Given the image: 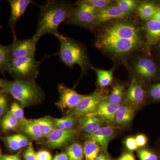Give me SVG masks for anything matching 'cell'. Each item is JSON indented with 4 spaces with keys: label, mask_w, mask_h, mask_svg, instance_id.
Instances as JSON below:
<instances>
[{
    "label": "cell",
    "mask_w": 160,
    "mask_h": 160,
    "mask_svg": "<svg viewBox=\"0 0 160 160\" xmlns=\"http://www.w3.org/2000/svg\"><path fill=\"white\" fill-rule=\"evenodd\" d=\"M39 8L37 27L33 35L38 41L45 35L59 33V26L65 22L72 7L65 1L49 0L40 5Z\"/></svg>",
    "instance_id": "1"
},
{
    "label": "cell",
    "mask_w": 160,
    "mask_h": 160,
    "mask_svg": "<svg viewBox=\"0 0 160 160\" xmlns=\"http://www.w3.org/2000/svg\"><path fill=\"white\" fill-rule=\"evenodd\" d=\"M0 87L18 101L23 108L39 102L44 98L42 89L35 80L11 81L0 79Z\"/></svg>",
    "instance_id": "2"
},
{
    "label": "cell",
    "mask_w": 160,
    "mask_h": 160,
    "mask_svg": "<svg viewBox=\"0 0 160 160\" xmlns=\"http://www.w3.org/2000/svg\"><path fill=\"white\" fill-rule=\"evenodd\" d=\"M55 36L60 43V60L66 66L71 69L77 64L81 67L82 72H86L88 67H90L86 49L82 45L59 33Z\"/></svg>",
    "instance_id": "3"
},
{
    "label": "cell",
    "mask_w": 160,
    "mask_h": 160,
    "mask_svg": "<svg viewBox=\"0 0 160 160\" xmlns=\"http://www.w3.org/2000/svg\"><path fill=\"white\" fill-rule=\"evenodd\" d=\"M40 64L35 56L17 58L10 60L7 71L15 80L32 81L39 74Z\"/></svg>",
    "instance_id": "4"
},
{
    "label": "cell",
    "mask_w": 160,
    "mask_h": 160,
    "mask_svg": "<svg viewBox=\"0 0 160 160\" xmlns=\"http://www.w3.org/2000/svg\"><path fill=\"white\" fill-rule=\"evenodd\" d=\"M69 12L65 23L85 27L94 25L99 9L86 4H79Z\"/></svg>",
    "instance_id": "5"
},
{
    "label": "cell",
    "mask_w": 160,
    "mask_h": 160,
    "mask_svg": "<svg viewBox=\"0 0 160 160\" xmlns=\"http://www.w3.org/2000/svg\"><path fill=\"white\" fill-rule=\"evenodd\" d=\"M140 42V40L98 38L96 45L109 53L122 56L133 51Z\"/></svg>",
    "instance_id": "6"
},
{
    "label": "cell",
    "mask_w": 160,
    "mask_h": 160,
    "mask_svg": "<svg viewBox=\"0 0 160 160\" xmlns=\"http://www.w3.org/2000/svg\"><path fill=\"white\" fill-rule=\"evenodd\" d=\"M98 38L140 40L138 28L126 22H118L108 26Z\"/></svg>",
    "instance_id": "7"
},
{
    "label": "cell",
    "mask_w": 160,
    "mask_h": 160,
    "mask_svg": "<svg viewBox=\"0 0 160 160\" xmlns=\"http://www.w3.org/2000/svg\"><path fill=\"white\" fill-rule=\"evenodd\" d=\"M38 42L33 36L26 39L15 40L7 46L10 61L17 58L34 56Z\"/></svg>",
    "instance_id": "8"
},
{
    "label": "cell",
    "mask_w": 160,
    "mask_h": 160,
    "mask_svg": "<svg viewBox=\"0 0 160 160\" xmlns=\"http://www.w3.org/2000/svg\"><path fill=\"white\" fill-rule=\"evenodd\" d=\"M102 100L101 94L98 92L83 95L79 102L72 109V114L81 117L92 114Z\"/></svg>",
    "instance_id": "9"
},
{
    "label": "cell",
    "mask_w": 160,
    "mask_h": 160,
    "mask_svg": "<svg viewBox=\"0 0 160 160\" xmlns=\"http://www.w3.org/2000/svg\"><path fill=\"white\" fill-rule=\"evenodd\" d=\"M77 135V132L73 129H55L46 138V145L51 149L61 148L74 140Z\"/></svg>",
    "instance_id": "10"
},
{
    "label": "cell",
    "mask_w": 160,
    "mask_h": 160,
    "mask_svg": "<svg viewBox=\"0 0 160 160\" xmlns=\"http://www.w3.org/2000/svg\"><path fill=\"white\" fill-rule=\"evenodd\" d=\"M58 90L59 99L56 105L60 109H73L83 97V95L78 94L74 89L68 88L63 84L58 85Z\"/></svg>",
    "instance_id": "11"
},
{
    "label": "cell",
    "mask_w": 160,
    "mask_h": 160,
    "mask_svg": "<svg viewBox=\"0 0 160 160\" xmlns=\"http://www.w3.org/2000/svg\"><path fill=\"white\" fill-rule=\"evenodd\" d=\"M31 0H10V14L9 25L15 39V27L18 21L26 12L29 5L33 3Z\"/></svg>",
    "instance_id": "12"
},
{
    "label": "cell",
    "mask_w": 160,
    "mask_h": 160,
    "mask_svg": "<svg viewBox=\"0 0 160 160\" xmlns=\"http://www.w3.org/2000/svg\"><path fill=\"white\" fill-rule=\"evenodd\" d=\"M114 129L110 126L102 127L97 131L86 135V138L93 141L102 147L104 152L107 154V149L109 142L113 137Z\"/></svg>",
    "instance_id": "13"
},
{
    "label": "cell",
    "mask_w": 160,
    "mask_h": 160,
    "mask_svg": "<svg viewBox=\"0 0 160 160\" xmlns=\"http://www.w3.org/2000/svg\"><path fill=\"white\" fill-rule=\"evenodd\" d=\"M128 15V13L123 11L117 5L109 6L99 9L93 26L115 19L122 18L126 17Z\"/></svg>",
    "instance_id": "14"
},
{
    "label": "cell",
    "mask_w": 160,
    "mask_h": 160,
    "mask_svg": "<svg viewBox=\"0 0 160 160\" xmlns=\"http://www.w3.org/2000/svg\"><path fill=\"white\" fill-rule=\"evenodd\" d=\"M120 104H115L107 100H102L94 113L92 115L99 117L111 123L114 121L117 112L120 108Z\"/></svg>",
    "instance_id": "15"
},
{
    "label": "cell",
    "mask_w": 160,
    "mask_h": 160,
    "mask_svg": "<svg viewBox=\"0 0 160 160\" xmlns=\"http://www.w3.org/2000/svg\"><path fill=\"white\" fill-rule=\"evenodd\" d=\"M133 69L137 74L145 78L154 77L157 73V67L153 61L146 58H142L136 61Z\"/></svg>",
    "instance_id": "16"
},
{
    "label": "cell",
    "mask_w": 160,
    "mask_h": 160,
    "mask_svg": "<svg viewBox=\"0 0 160 160\" xmlns=\"http://www.w3.org/2000/svg\"><path fill=\"white\" fill-rule=\"evenodd\" d=\"M145 92L142 87L136 78L132 80L126 93V99L134 105L142 103L145 100Z\"/></svg>",
    "instance_id": "17"
},
{
    "label": "cell",
    "mask_w": 160,
    "mask_h": 160,
    "mask_svg": "<svg viewBox=\"0 0 160 160\" xmlns=\"http://www.w3.org/2000/svg\"><path fill=\"white\" fill-rule=\"evenodd\" d=\"M79 123L81 128L86 134L91 133L99 129L103 124V119L94 115L82 117Z\"/></svg>",
    "instance_id": "18"
},
{
    "label": "cell",
    "mask_w": 160,
    "mask_h": 160,
    "mask_svg": "<svg viewBox=\"0 0 160 160\" xmlns=\"http://www.w3.org/2000/svg\"><path fill=\"white\" fill-rule=\"evenodd\" d=\"M147 42L154 45L160 41V23L153 19L148 20L146 25Z\"/></svg>",
    "instance_id": "19"
},
{
    "label": "cell",
    "mask_w": 160,
    "mask_h": 160,
    "mask_svg": "<svg viewBox=\"0 0 160 160\" xmlns=\"http://www.w3.org/2000/svg\"><path fill=\"white\" fill-rule=\"evenodd\" d=\"M19 125L23 132L33 139L39 140L44 138L39 126L34 120L26 119L20 123Z\"/></svg>",
    "instance_id": "20"
},
{
    "label": "cell",
    "mask_w": 160,
    "mask_h": 160,
    "mask_svg": "<svg viewBox=\"0 0 160 160\" xmlns=\"http://www.w3.org/2000/svg\"><path fill=\"white\" fill-rule=\"evenodd\" d=\"M134 113V109L130 106H121L116 114L115 122L120 126L128 125L132 120Z\"/></svg>",
    "instance_id": "21"
},
{
    "label": "cell",
    "mask_w": 160,
    "mask_h": 160,
    "mask_svg": "<svg viewBox=\"0 0 160 160\" xmlns=\"http://www.w3.org/2000/svg\"><path fill=\"white\" fill-rule=\"evenodd\" d=\"M90 67L95 72L98 84L100 87H106L111 84L113 79V69L107 70L98 69L92 66Z\"/></svg>",
    "instance_id": "22"
},
{
    "label": "cell",
    "mask_w": 160,
    "mask_h": 160,
    "mask_svg": "<svg viewBox=\"0 0 160 160\" xmlns=\"http://www.w3.org/2000/svg\"><path fill=\"white\" fill-rule=\"evenodd\" d=\"M158 9V8L152 3H142L138 8V14L142 19L150 20L154 15Z\"/></svg>",
    "instance_id": "23"
},
{
    "label": "cell",
    "mask_w": 160,
    "mask_h": 160,
    "mask_svg": "<svg viewBox=\"0 0 160 160\" xmlns=\"http://www.w3.org/2000/svg\"><path fill=\"white\" fill-rule=\"evenodd\" d=\"M100 146L95 142L88 140L84 144L83 152L86 160H94L98 155Z\"/></svg>",
    "instance_id": "24"
},
{
    "label": "cell",
    "mask_w": 160,
    "mask_h": 160,
    "mask_svg": "<svg viewBox=\"0 0 160 160\" xmlns=\"http://www.w3.org/2000/svg\"><path fill=\"white\" fill-rule=\"evenodd\" d=\"M39 126L44 137L47 138L55 128L53 120L49 117L34 119Z\"/></svg>",
    "instance_id": "25"
},
{
    "label": "cell",
    "mask_w": 160,
    "mask_h": 160,
    "mask_svg": "<svg viewBox=\"0 0 160 160\" xmlns=\"http://www.w3.org/2000/svg\"><path fill=\"white\" fill-rule=\"evenodd\" d=\"M53 122L55 129L68 130L72 129V127L76 124L77 119L75 117L70 116L55 119Z\"/></svg>",
    "instance_id": "26"
},
{
    "label": "cell",
    "mask_w": 160,
    "mask_h": 160,
    "mask_svg": "<svg viewBox=\"0 0 160 160\" xmlns=\"http://www.w3.org/2000/svg\"><path fill=\"white\" fill-rule=\"evenodd\" d=\"M66 154L68 160H83V148L80 144L75 143L66 148Z\"/></svg>",
    "instance_id": "27"
},
{
    "label": "cell",
    "mask_w": 160,
    "mask_h": 160,
    "mask_svg": "<svg viewBox=\"0 0 160 160\" xmlns=\"http://www.w3.org/2000/svg\"><path fill=\"white\" fill-rule=\"evenodd\" d=\"M9 62V52L7 46L0 44V73L7 71Z\"/></svg>",
    "instance_id": "28"
},
{
    "label": "cell",
    "mask_w": 160,
    "mask_h": 160,
    "mask_svg": "<svg viewBox=\"0 0 160 160\" xmlns=\"http://www.w3.org/2000/svg\"><path fill=\"white\" fill-rule=\"evenodd\" d=\"M123 90V86L122 85H116L113 86L111 94L106 100L110 102L120 104L122 100Z\"/></svg>",
    "instance_id": "29"
},
{
    "label": "cell",
    "mask_w": 160,
    "mask_h": 160,
    "mask_svg": "<svg viewBox=\"0 0 160 160\" xmlns=\"http://www.w3.org/2000/svg\"><path fill=\"white\" fill-rule=\"evenodd\" d=\"M111 2L108 0H82L78 1L75 5L86 4L100 9L109 6Z\"/></svg>",
    "instance_id": "30"
},
{
    "label": "cell",
    "mask_w": 160,
    "mask_h": 160,
    "mask_svg": "<svg viewBox=\"0 0 160 160\" xmlns=\"http://www.w3.org/2000/svg\"><path fill=\"white\" fill-rule=\"evenodd\" d=\"M138 5V2L134 0H119L117 1V6L126 13L133 11Z\"/></svg>",
    "instance_id": "31"
},
{
    "label": "cell",
    "mask_w": 160,
    "mask_h": 160,
    "mask_svg": "<svg viewBox=\"0 0 160 160\" xmlns=\"http://www.w3.org/2000/svg\"><path fill=\"white\" fill-rule=\"evenodd\" d=\"M9 112L14 116L16 118L19 123L26 119L24 116V112L23 108L17 102L12 103Z\"/></svg>",
    "instance_id": "32"
},
{
    "label": "cell",
    "mask_w": 160,
    "mask_h": 160,
    "mask_svg": "<svg viewBox=\"0 0 160 160\" xmlns=\"http://www.w3.org/2000/svg\"><path fill=\"white\" fill-rule=\"evenodd\" d=\"M4 139L9 149L12 151H18L21 149L16 134L8 136Z\"/></svg>",
    "instance_id": "33"
},
{
    "label": "cell",
    "mask_w": 160,
    "mask_h": 160,
    "mask_svg": "<svg viewBox=\"0 0 160 160\" xmlns=\"http://www.w3.org/2000/svg\"><path fill=\"white\" fill-rule=\"evenodd\" d=\"M138 154L140 160H159L158 156L148 149H140Z\"/></svg>",
    "instance_id": "34"
},
{
    "label": "cell",
    "mask_w": 160,
    "mask_h": 160,
    "mask_svg": "<svg viewBox=\"0 0 160 160\" xmlns=\"http://www.w3.org/2000/svg\"><path fill=\"white\" fill-rule=\"evenodd\" d=\"M2 119L5 120L7 122L10 126H11L14 129L19 125V122L18 121L17 119L10 112H8L7 114L3 117Z\"/></svg>",
    "instance_id": "35"
},
{
    "label": "cell",
    "mask_w": 160,
    "mask_h": 160,
    "mask_svg": "<svg viewBox=\"0 0 160 160\" xmlns=\"http://www.w3.org/2000/svg\"><path fill=\"white\" fill-rule=\"evenodd\" d=\"M8 104L6 97L4 95L0 96V118L5 117L7 114Z\"/></svg>",
    "instance_id": "36"
},
{
    "label": "cell",
    "mask_w": 160,
    "mask_h": 160,
    "mask_svg": "<svg viewBox=\"0 0 160 160\" xmlns=\"http://www.w3.org/2000/svg\"><path fill=\"white\" fill-rule=\"evenodd\" d=\"M23 157L25 160H36V152L32 145H29L26 149L23 155Z\"/></svg>",
    "instance_id": "37"
},
{
    "label": "cell",
    "mask_w": 160,
    "mask_h": 160,
    "mask_svg": "<svg viewBox=\"0 0 160 160\" xmlns=\"http://www.w3.org/2000/svg\"><path fill=\"white\" fill-rule=\"evenodd\" d=\"M149 94L153 99L160 100V83L155 84L151 87Z\"/></svg>",
    "instance_id": "38"
},
{
    "label": "cell",
    "mask_w": 160,
    "mask_h": 160,
    "mask_svg": "<svg viewBox=\"0 0 160 160\" xmlns=\"http://www.w3.org/2000/svg\"><path fill=\"white\" fill-rule=\"evenodd\" d=\"M36 160H52V156L49 152L42 150L36 153Z\"/></svg>",
    "instance_id": "39"
},
{
    "label": "cell",
    "mask_w": 160,
    "mask_h": 160,
    "mask_svg": "<svg viewBox=\"0 0 160 160\" xmlns=\"http://www.w3.org/2000/svg\"><path fill=\"white\" fill-rule=\"evenodd\" d=\"M125 145L127 149L130 151H133L138 148L135 138L133 137L127 138L125 141Z\"/></svg>",
    "instance_id": "40"
},
{
    "label": "cell",
    "mask_w": 160,
    "mask_h": 160,
    "mask_svg": "<svg viewBox=\"0 0 160 160\" xmlns=\"http://www.w3.org/2000/svg\"><path fill=\"white\" fill-rule=\"evenodd\" d=\"M138 147H143L147 144L148 140L146 136L144 134H139L135 138Z\"/></svg>",
    "instance_id": "41"
},
{
    "label": "cell",
    "mask_w": 160,
    "mask_h": 160,
    "mask_svg": "<svg viewBox=\"0 0 160 160\" xmlns=\"http://www.w3.org/2000/svg\"><path fill=\"white\" fill-rule=\"evenodd\" d=\"M16 136L18 139V140L19 142L21 149L25 148L26 146H28L29 141L26 136L24 134H20V133L16 134Z\"/></svg>",
    "instance_id": "42"
},
{
    "label": "cell",
    "mask_w": 160,
    "mask_h": 160,
    "mask_svg": "<svg viewBox=\"0 0 160 160\" xmlns=\"http://www.w3.org/2000/svg\"><path fill=\"white\" fill-rule=\"evenodd\" d=\"M0 160H22L20 152L13 155H2L0 156Z\"/></svg>",
    "instance_id": "43"
},
{
    "label": "cell",
    "mask_w": 160,
    "mask_h": 160,
    "mask_svg": "<svg viewBox=\"0 0 160 160\" xmlns=\"http://www.w3.org/2000/svg\"><path fill=\"white\" fill-rule=\"evenodd\" d=\"M118 160H136L134 155L131 152L123 153Z\"/></svg>",
    "instance_id": "44"
},
{
    "label": "cell",
    "mask_w": 160,
    "mask_h": 160,
    "mask_svg": "<svg viewBox=\"0 0 160 160\" xmlns=\"http://www.w3.org/2000/svg\"><path fill=\"white\" fill-rule=\"evenodd\" d=\"M1 125H2V128L3 130L4 131L8 132H10L14 130V129L11 126H10L7 122L3 119L2 120Z\"/></svg>",
    "instance_id": "45"
},
{
    "label": "cell",
    "mask_w": 160,
    "mask_h": 160,
    "mask_svg": "<svg viewBox=\"0 0 160 160\" xmlns=\"http://www.w3.org/2000/svg\"><path fill=\"white\" fill-rule=\"evenodd\" d=\"M52 160H68V158L66 153L62 152L56 155Z\"/></svg>",
    "instance_id": "46"
},
{
    "label": "cell",
    "mask_w": 160,
    "mask_h": 160,
    "mask_svg": "<svg viewBox=\"0 0 160 160\" xmlns=\"http://www.w3.org/2000/svg\"><path fill=\"white\" fill-rule=\"evenodd\" d=\"M152 19L160 23V8L158 9L157 11L152 18Z\"/></svg>",
    "instance_id": "47"
},
{
    "label": "cell",
    "mask_w": 160,
    "mask_h": 160,
    "mask_svg": "<svg viewBox=\"0 0 160 160\" xmlns=\"http://www.w3.org/2000/svg\"><path fill=\"white\" fill-rule=\"evenodd\" d=\"M107 157L103 154L98 155L97 157L94 159V160H106Z\"/></svg>",
    "instance_id": "48"
},
{
    "label": "cell",
    "mask_w": 160,
    "mask_h": 160,
    "mask_svg": "<svg viewBox=\"0 0 160 160\" xmlns=\"http://www.w3.org/2000/svg\"><path fill=\"white\" fill-rule=\"evenodd\" d=\"M106 160H112L109 157H107V159H106Z\"/></svg>",
    "instance_id": "49"
},
{
    "label": "cell",
    "mask_w": 160,
    "mask_h": 160,
    "mask_svg": "<svg viewBox=\"0 0 160 160\" xmlns=\"http://www.w3.org/2000/svg\"><path fill=\"white\" fill-rule=\"evenodd\" d=\"M3 93L2 92V91L0 90V96H1L3 95Z\"/></svg>",
    "instance_id": "50"
},
{
    "label": "cell",
    "mask_w": 160,
    "mask_h": 160,
    "mask_svg": "<svg viewBox=\"0 0 160 160\" xmlns=\"http://www.w3.org/2000/svg\"><path fill=\"white\" fill-rule=\"evenodd\" d=\"M0 156H1V150H0Z\"/></svg>",
    "instance_id": "51"
},
{
    "label": "cell",
    "mask_w": 160,
    "mask_h": 160,
    "mask_svg": "<svg viewBox=\"0 0 160 160\" xmlns=\"http://www.w3.org/2000/svg\"></svg>",
    "instance_id": "52"
}]
</instances>
